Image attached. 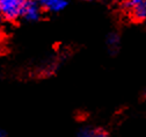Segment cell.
I'll return each mask as SVG.
<instances>
[{"instance_id": "obj_1", "label": "cell", "mask_w": 146, "mask_h": 137, "mask_svg": "<svg viewBox=\"0 0 146 137\" xmlns=\"http://www.w3.org/2000/svg\"><path fill=\"white\" fill-rule=\"evenodd\" d=\"M27 0H0V15L5 20L13 21L21 17Z\"/></svg>"}, {"instance_id": "obj_6", "label": "cell", "mask_w": 146, "mask_h": 137, "mask_svg": "<svg viewBox=\"0 0 146 137\" xmlns=\"http://www.w3.org/2000/svg\"><path fill=\"white\" fill-rule=\"evenodd\" d=\"M107 45L109 50L115 52L119 47V36L116 33H110L107 37Z\"/></svg>"}, {"instance_id": "obj_5", "label": "cell", "mask_w": 146, "mask_h": 137, "mask_svg": "<svg viewBox=\"0 0 146 137\" xmlns=\"http://www.w3.org/2000/svg\"><path fill=\"white\" fill-rule=\"evenodd\" d=\"M77 137H109L108 134L101 129H92V128H85L79 131Z\"/></svg>"}, {"instance_id": "obj_3", "label": "cell", "mask_w": 146, "mask_h": 137, "mask_svg": "<svg viewBox=\"0 0 146 137\" xmlns=\"http://www.w3.org/2000/svg\"><path fill=\"white\" fill-rule=\"evenodd\" d=\"M42 6L37 0H27V3L23 7L21 17L27 22H36L40 20L41 13H42Z\"/></svg>"}, {"instance_id": "obj_4", "label": "cell", "mask_w": 146, "mask_h": 137, "mask_svg": "<svg viewBox=\"0 0 146 137\" xmlns=\"http://www.w3.org/2000/svg\"><path fill=\"white\" fill-rule=\"evenodd\" d=\"M37 1L43 8L52 13H59L64 11L68 4V0H37Z\"/></svg>"}, {"instance_id": "obj_7", "label": "cell", "mask_w": 146, "mask_h": 137, "mask_svg": "<svg viewBox=\"0 0 146 137\" xmlns=\"http://www.w3.org/2000/svg\"><path fill=\"white\" fill-rule=\"evenodd\" d=\"M145 95H146V91H145Z\"/></svg>"}, {"instance_id": "obj_2", "label": "cell", "mask_w": 146, "mask_h": 137, "mask_svg": "<svg viewBox=\"0 0 146 137\" xmlns=\"http://www.w3.org/2000/svg\"><path fill=\"white\" fill-rule=\"evenodd\" d=\"M124 8L136 21H146V0H125Z\"/></svg>"}]
</instances>
